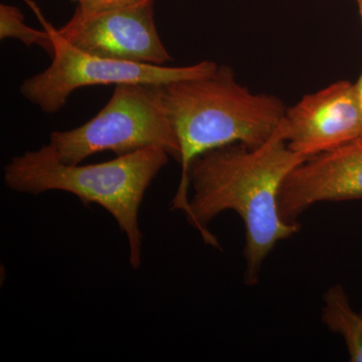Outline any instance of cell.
<instances>
[{
	"label": "cell",
	"instance_id": "cell-1",
	"mask_svg": "<svg viewBox=\"0 0 362 362\" xmlns=\"http://www.w3.org/2000/svg\"><path fill=\"white\" fill-rule=\"evenodd\" d=\"M288 147L284 124L258 147L235 143L209 150L190 163L192 188L188 223L201 233L207 246L220 249L209 223L226 211L239 214L245 226V282L258 283L262 266L281 240L300 230L279 213V194L286 176L303 162Z\"/></svg>",
	"mask_w": 362,
	"mask_h": 362
},
{
	"label": "cell",
	"instance_id": "cell-2",
	"mask_svg": "<svg viewBox=\"0 0 362 362\" xmlns=\"http://www.w3.org/2000/svg\"><path fill=\"white\" fill-rule=\"evenodd\" d=\"M164 103L180 142L181 178L171 209L189 214L188 169L197 156L226 146L258 147L268 141L287 107L270 94L252 92L232 66H216L202 77L164 85Z\"/></svg>",
	"mask_w": 362,
	"mask_h": 362
},
{
	"label": "cell",
	"instance_id": "cell-3",
	"mask_svg": "<svg viewBox=\"0 0 362 362\" xmlns=\"http://www.w3.org/2000/svg\"><path fill=\"white\" fill-rule=\"evenodd\" d=\"M169 157L165 150L149 147L102 163L70 165L59 160L47 144L14 156L4 168V183L21 194L59 190L76 195L85 206L95 204L104 207L127 237L129 263L138 270L142 264L140 206Z\"/></svg>",
	"mask_w": 362,
	"mask_h": 362
},
{
	"label": "cell",
	"instance_id": "cell-4",
	"mask_svg": "<svg viewBox=\"0 0 362 362\" xmlns=\"http://www.w3.org/2000/svg\"><path fill=\"white\" fill-rule=\"evenodd\" d=\"M164 85H117L102 110L75 129L54 131L49 144L62 162L77 165L98 152L126 156L149 147L180 163L181 150L164 103Z\"/></svg>",
	"mask_w": 362,
	"mask_h": 362
},
{
	"label": "cell",
	"instance_id": "cell-5",
	"mask_svg": "<svg viewBox=\"0 0 362 362\" xmlns=\"http://www.w3.org/2000/svg\"><path fill=\"white\" fill-rule=\"evenodd\" d=\"M28 1V0H26ZM33 11L54 42L52 64L42 73L28 78L21 85V94L45 114L63 109L75 90L90 86L121 84L168 85L177 81L202 77L211 73L218 64L202 61L192 66H166L115 61L95 56L74 47L61 37L58 28L45 21L32 1Z\"/></svg>",
	"mask_w": 362,
	"mask_h": 362
},
{
	"label": "cell",
	"instance_id": "cell-6",
	"mask_svg": "<svg viewBox=\"0 0 362 362\" xmlns=\"http://www.w3.org/2000/svg\"><path fill=\"white\" fill-rule=\"evenodd\" d=\"M58 32L74 47L102 58L156 66L173 61L157 30L154 0L97 13L77 6Z\"/></svg>",
	"mask_w": 362,
	"mask_h": 362
},
{
	"label": "cell",
	"instance_id": "cell-7",
	"mask_svg": "<svg viewBox=\"0 0 362 362\" xmlns=\"http://www.w3.org/2000/svg\"><path fill=\"white\" fill-rule=\"evenodd\" d=\"M283 124L288 147L310 158L358 139L361 115L356 83L338 81L287 107Z\"/></svg>",
	"mask_w": 362,
	"mask_h": 362
},
{
	"label": "cell",
	"instance_id": "cell-8",
	"mask_svg": "<svg viewBox=\"0 0 362 362\" xmlns=\"http://www.w3.org/2000/svg\"><path fill=\"white\" fill-rule=\"evenodd\" d=\"M362 199V140L305 159L290 171L279 194V213L298 223L304 211L324 202Z\"/></svg>",
	"mask_w": 362,
	"mask_h": 362
},
{
	"label": "cell",
	"instance_id": "cell-9",
	"mask_svg": "<svg viewBox=\"0 0 362 362\" xmlns=\"http://www.w3.org/2000/svg\"><path fill=\"white\" fill-rule=\"evenodd\" d=\"M323 299V323L331 332L343 338L350 361L362 362L361 313L354 310L342 286H332L324 294Z\"/></svg>",
	"mask_w": 362,
	"mask_h": 362
},
{
	"label": "cell",
	"instance_id": "cell-10",
	"mask_svg": "<svg viewBox=\"0 0 362 362\" xmlns=\"http://www.w3.org/2000/svg\"><path fill=\"white\" fill-rule=\"evenodd\" d=\"M0 39L21 40L26 47L37 45L49 56L54 51V42L47 30H35L25 23V16L21 9L8 4H0Z\"/></svg>",
	"mask_w": 362,
	"mask_h": 362
},
{
	"label": "cell",
	"instance_id": "cell-11",
	"mask_svg": "<svg viewBox=\"0 0 362 362\" xmlns=\"http://www.w3.org/2000/svg\"><path fill=\"white\" fill-rule=\"evenodd\" d=\"M71 1L77 2L78 8L86 13H97V11L133 6L143 0H71Z\"/></svg>",
	"mask_w": 362,
	"mask_h": 362
},
{
	"label": "cell",
	"instance_id": "cell-12",
	"mask_svg": "<svg viewBox=\"0 0 362 362\" xmlns=\"http://www.w3.org/2000/svg\"><path fill=\"white\" fill-rule=\"evenodd\" d=\"M356 88L357 93V99H358L359 109H361V133L359 139L362 140V71L361 76H359L358 80L356 82Z\"/></svg>",
	"mask_w": 362,
	"mask_h": 362
},
{
	"label": "cell",
	"instance_id": "cell-13",
	"mask_svg": "<svg viewBox=\"0 0 362 362\" xmlns=\"http://www.w3.org/2000/svg\"><path fill=\"white\" fill-rule=\"evenodd\" d=\"M357 6H358L359 13H361V18L362 21V0H356Z\"/></svg>",
	"mask_w": 362,
	"mask_h": 362
},
{
	"label": "cell",
	"instance_id": "cell-14",
	"mask_svg": "<svg viewBox=\"0 0 362 362\" xmlns=\"http://www.w3.org/2000/svg\"><path fill=\"white\" fill-rule=\"evenodd\" d=\"M361 315H362V311L361 312Z\"/></svg>",
	"mask_w": 362,
	"mask_h": 362
}]
</instances>
